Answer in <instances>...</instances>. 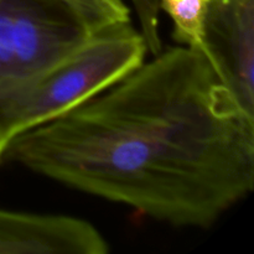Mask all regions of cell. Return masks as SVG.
Returning a JSON list of instances; mask_svg holds the SVG:
<instances>
[{
    "instance_id": "6da1fadb",
    "label": "cell",
    "mask_w": 254,
    "mask_h": 254,
    "mask_svg": "<svg viewBox=\"0 0 254 254\" xmlns=\"http://www.w3.org/2000/svg\"><path fill=\"white\" fill-rule=\"evenodd\" d=\"M4 159L175 227L208 228L254 188V117L202 52L163 50L11 141Z\"/></svg>"
},
{
    "instance_id": "7a4b0ae2",
    "label": "cell",
    "mask_w": 254,
    "mask_h": 254,
    "mask_svg": "<svg viewBox=\"0 0 254 254\" xmlns=\"http://www.w3.org/2000/svg\"><path fill=\"white\" fill-rule=\"evenodd\" d=\"M91 36L61 0H0V116ZM5 156V149L0 145Z\"/></svg>"
},
{
    "instance_id": "3957f363",
    "label": "cell",
    "mask_w": 254,
    "mask_h": 254,
    "mask_svg": "<svg viewBox=\"0 0 254 254\" xmlns=\"http://www.w3.org/2000/svg\"><path fill=\"white\" fill-rule=\"evenodd\" d=\"M203 55L241 108L254 117V0H207Z\"/></svg>"
},
{
    "instance_id": "277c9868",
    "label": "cell",
    "mask_w": 254,
    "mask_h": 254,
    "mask_svg": "<svg viewBox=\"0 0 254 254\" xmlns=\"http://www.w3.org/2000/svg\"><path fill=\"white\" fill-rule=\"evenodd\" d=\"M99 242L83 218L0 208V254H93Z\"/></svg>"
},
{
    "instance_id": "5b68a950",
    "label": "cell",
    "mask_w": 254,
    "mask_h": 254,
    "mask_svg": "<svg viewBox=\"0 0 254 254\" xmlns=\"http://www.w3.org/2000/svg\"><path fill=\"white\" fill-rule=\"evenodd\" d=\"M159 6L173 20L175 41L203 54L207 0H159Z\"/></svg>"
},
{
    "instance_id": "8992f818",
    "label": "cell",
    "mask_w": 254,
    "mask_h": 254,
    "mask_svg": "<svg viewBox=\"0 0 254 254\" xmlns=\"http://www.w3.org/2000/svg\"><path fill=\"white\" fill-rule=\"evenodd\" d=\"M73 11L91 35L130 22V11L123 0H61Z\"/></svg>"
},
{
    "instance_id": "52a82bcc",
    "label": "cell",
    "mask_w": 254,
    "mask_h": 254,
    "mask_svg": "<svg viewBox=\"0 0 254 254\" xmlns=\"http://www.w3.org/2000/svg\"><path fill=\"white\" fill-rule=\"evenodd\" d=\"M139 21V32L151 56L163 51V41L159 31V0H129Z\"/></svg>"
},
{
    "instance_id": "ba28073f",
    "label": "cell",
    "mask_w": 254,
    "mask_h": 254,
    "mask_svg": "<svg viewBox=\"0 0 254 254\" xmlns=\"http://www.w3.org/2000/svg\"><path fill=\"white\" fill-rule=\"evenodd\" d=\"M2 159H4V156H2V155H1V154H0V161H1V160H2Z\"/></svg>"
}]
</instances>
